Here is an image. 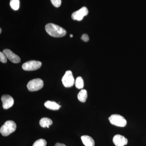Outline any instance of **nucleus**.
<instances>
[{
	"mask_svg": "<svg viewBox=\"0 0 146 146\" xmlns=\"http://www.w3.org/2000/svg\"><path fill=\"white\" fill-rule=\"evenodd\" d=\"M52 124L51 119L47 117L42 118L39 121V124L42 127L49 128V126Z\"/></svg>",
	"mask_w": 146,
	"mask_h": 146,
	"instance_id": "nucleus-13",
	"label": "nucleus"
},
{
	"mask_svg": "<svg viewBox=\"0 0 146 146\" xmlns=\"http://www.w3.org/2000/svg\"><path fill=\"white\" fill-rule=\"evenodd\" d=\"M81 39L82 41L84 42H88L89 40V36H88V35L86 34V33L82 35Z\"/></svg>",
	"mask_w": 146,
	"mask_h": 146,
	"instance_id": "nucleus-20",
	"label": "nucleus"
},
{
	"mask_svg": "<svg viewBox=\"0 0 146 146\" xmlns=\"http://www.w3.org/2000/svg\"><path fill=\"white\" fill-rule=\"evenodd\" d=\"M3 52L7 58L12 63H18L21 62V58L17 55L15 54L11 50L6 49L3 50Z\"/></svg>",
	"mask_w": 146,
	"mask_h": 146,
	"instance_id": "nucleus-9",
	"label": "nucleus"
},
{
	"mask_svg": "<svg viewBox=\"0 0 146 146\" xmlns=\"http://www.w3.org/2000/svg\"><path fill=\"white\" fill-rule=\"evenodd\" d=\"M10 5L11 8L14 10H17L20 7L19 0H11Z\"/></svg>",
	"mask_w": 146,
	"mask_h": 146,
	"instance_id": "nucleus-16",
	"label": "nucleus"
},
{
	"mask_svg": "<svg viewBox=\"0 0 146 146\" xmlns=\"http://www.w3.org/2000/svg\"><path fill=\"white\" fill-rule=\"evenodd\" d=\"M16 129V123L13 121L9 120L6 121L1 127L0 132L4 136H7L15 131Z\"/></svg>",
	"mask_w": 146,
	"mask_h": 146,
	"instance_id": "nucleus-2",
	"label": "nucleus"
},
{
	"mask_svg": "<svg viewBox=\"0 0 146 146\" xmlns=\"http://www.w3.org/2000/svg\"><path fill=\"white\" fill-rule=\"evenodd\" d=\"M81 138L82 143L85 146H95V142L91 136L84 135L82 136Z\"/></svg>",
	"mask_w": 146,
	"mask_h": 146,
	"instance_id": "nucleus-11",
	"label": "nucleus"
},
{
	"mask_svg": "<svg viewBox=\"0 0 146 146\" xmlns=\"http://www.w3.org/2000/svg\"><path fill=\"white\" fill-rule=\"evenodd\" d=\"M75 84L76 87L78 89H82L83 88L84 81L83 79L80 76H79L76 79L75 82Z\"/></svg>",
	"mask_w": 146,
	"mask_h": 146,
	"instance_id": "nucleus-15",
	"label": "nucleus"
},
{
	"mask_svg": "<svg viewBox=\"0 0 146 146\" xmlns=\"http://www.w3.org/2000/svg\"><path fill=\"white\" fill-rule=\"evenodd\" d=\"M42 64V63L39 61L30 60L24 63L22 65V68L25 71L36 70L41 67Z\"/></svg>",
	"mask_w": 146,
	"mask_h": 146,
	"instance_id": "nucleus-6",
	"label": "nucleus"
},
{
	"mask_svg": "<svg viewBox=\"0 0 146 146\" xmlns=\"http://www.w3.org/2000/svg\"><path fill=\"white\" fill-rule=\"evenodd\" d=\"M45 30L50 35L55 37H62L67 33V31L65 29L53 23H49L46 25Z\"/></svg>",
	"mask_w": 146,
	"mask_h": 146,
	"instance_id": "nucleus-1",
	"label": "nucleus"
},
{
	"mask_svg": "<svg viewBox=\"0 0 146 146\" xmlns=\"http://www.w3.org/2000/svg\"><path fill=\"white\" fill-rule=\"evenodd\" d=\"M75 82L72 71H66L62 78V83L64 86L67 88L72 87L74 84Z\"/></svg>",
	"mask_w": 146,
	"mask_h": 146,
	"instance_id": "nucleus-5",
	"label": "nucleus"
},
{
	"mask_svg": "<svg viewBox=\"0 0 146 146\" xmlns=\"http://www.w3.org/2000/svg\"><path fill=\"white\" fill-rule=\"evenodd\" d=\"M2 29H0V33H1Z\"/></svg>",
	"mask_w": 146,
	"mask_h": 146,
	"instance_id": "nucleus-23",
	"label": "nucleus"
},
{
	"mask_svg": "<svg viewBox=\"0 0 146 146\" xmlns=\"http://www.w3.org/2000/svg\"><path fill=\"white\" fill-rule=\"evenodd\" d=\"M110 122L113 125L124 127L127 125V121L123 117L118 114H113L109 117Z\"/></svg>",
	"mask_w": 146,
	"mask_h": 146,
	"instance_id": "nucleus-3",
	"label": "nucleus"
},
{
	"mask_svg": "<svg viewBox=\"0 0 146 146\" xmlns=\"http://www.w3.org/2000/svg\"><path fill=\"white\" fill-rule=\"evenodd\" d=\"M1 99L3 103V108L5 109H8L12 107L14 104V100L9 95H3Z\"/></svg>",
	"mask_w": 146,
	"mask_h": 146,
	"instance_id": "nucleus-8",
	"label": "nucleus"
},
{
	"mask_svg": "<svg viewBox=\"0 0 146 146\" xmlns=\"http://www.w3.org/2000/svg\"><path fill=\"white\" fill-rule=\"evenodd\" d=\"M87 98V91L85 89H82L78 94V99L82 102H85Z\"/></svg>",
	"mask_w": 146,
	"mask_h": 146,
	"instance_id": "nucleus-14",
	"label": "nucleus"
},
{
	"mask_svg": "<svg viewBox=\"0 0 146 146\" xmlns=\"http://www.w3.org/2000/svg\"><path fill=\"white\" fill-rule=\"evenodd\" d=\"M53 5L56 7H58L60 6L61 4V0H50Z\"/></svg>",
	"mask_w": 146,
	"mask_h": 146,
	"instance_id": "nucleus-19",
	"label": "nucleus"
},
{
	"mask_svg": "<svg viewBox=\"0 0 146 146\" xmlns=\"http://www.w3.org/2000/svg\"><path fill=\"white\" fill-rule=\"evenodd\" d=\"M88 13L89 11L87 8L85 7H83L78 10L74 12L72 14V18L74 20L81 21L84 16L88 15Z\"/></svg>",
	"mask_w": 146,
	"mask_h": 146,
	"instance_id": "nucleus-7",
	"label": "nucleus"
},
{
	"mask_svg": "<svg viewBox=\"0 0 146 146\" xmlns=\"http://www.w3.org/2000/svg\"><path fill=\"white\" fill-rule=\"evenodd\" d=\"M113 142L116 146H124L127 144V139L124 136L117 134L113 138Z\"/></svg>",
	"mask_w": 146,
	"mask_h": 146,
	"instance_id": "nucleus-10",
	"label": "nucleus"
},
{
	"mask_svg": "<svg viewBox=\"0 0 146 146\" xmlns=\"http://www.w3.org/2000/svg\"><path fill=\"white\" fill-rule=\"evenodd\" d=\"M44 86V82L40 78H36L30 80L27 84V87L29 91L33 92L42 89Z\"/></svg>",
	"mask_w": 146,
	"mask_h": 146,
	"instance_id": "nucleus-4",
	"label": "nucleus"
},
{
	"mask_svg": "<svg viewBox=\"0 0 146 146\" xmlns=\"http://www.w3.org/2000/svg\"><path fill=\"white\" fill-rule=\"evenodd\" d=\"M47 142L46 140L43 139H40L35 141L33 146H46Z\"/></svg>",
	"mask_w": 146,
	"mask_h": 146,
	"instance_id": "nucleus-17",
	"label": "nucleus"
},
{
	"mask_svg": "<svg viewBox=\"0 0 146 146\" xmlns=\"http://www.w3.org/2000/svg\"><path fill=\"white\" fill-rule=\"evenodd\" d=\"M70 36L71 37H72L73 36V35H72L71 34L70 35Z\"/></svg>",
	"mask_w": 146,
	"mask_h": 146,
	"instance_id": "nucleus-22",
	"label": "nucleus"
},
{
	"mask_svg": "<svg viewBox=\"0 0 146 146\" xmlns=\"http://www.w3.org/2000/svg\"><path fill=\"white\" fill-rule=\"evenodd\" d=\"M45 107L48 109L52 110H58L60 108V106L54 102L47 101L45 103Z\"/></svg>",
	"mask_w": 146,
	"mask_h": 146,
	"instance_id": "nucleus-12",
	"label": "nucleus"
},
{
	"mask_svg": "<svg viewBox=\"0 0 146 146\" xmlns=\"http://www.w3.org/2000/svg\"><path fill=\"white\" fill-rule=\"evenodd\" d=\"M0 61L3 63H6L7 62V58L3 52H0Z\"/></svg>",
	"mask_w": 146,
	"mask_h": 146,
	"instance_id": "nucleus-18",
	"label": "nucleus"
},
{
	"mask_svg": "<svg viewBox=\"0 0 146 146\" xmlns=\"http://www.w3.org/2000/svg\"><path fill=\"white\" fill-rule=\"evenodd\" d=\"M55 146H66L63 144L60 143H56L55 145Z\"/></svg>",
	"mask_w": 146,
	"mask_h": 146,
	"instance_id": "nucleus-21",
	"label": "nucleus"
}]
</instances>
